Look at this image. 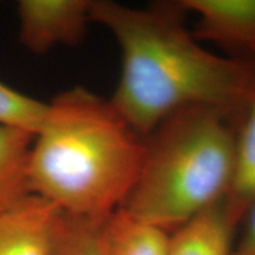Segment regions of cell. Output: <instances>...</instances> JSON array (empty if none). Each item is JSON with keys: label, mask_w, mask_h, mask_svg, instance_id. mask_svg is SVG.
Here are the masks:
<instances>
[{"label": "cell", "mask_w": 255, "mask_h": 255, "mask_svg": "<svg viewBox=\"0 0 255 255\" xmlns=\"http://www.w3.org/2000/svg\"><path fill=\"white\" fill-rule=\"evenodd\" d=\"M62 212L30 195L0 213V255H55Z\"/></svg>", "instance_id": "8992f818"}, {"label": "cell", "mask_w": 255, "mask_h": 255, "mask_svg": "<svg viewBox=\"0 0 255 255\" xmlns=\"http://www.w3.org/2000/svg\"><path fill=\"white\" fill-rule=\"evenodd\" d=\"M104 221L62 212L55 255H104Z\"/></svg>", "instance_id": "8fae6325"}, {"label": "cell", "mask_w": 255, "mask_h": 255, "mask_svg": "<svg viewBox=\"0 0 255 255\" xmlns=\"http://www.w3.org/2000/svg\"><path fill=\"white\" fill-rule=\"evenodd\" d=\"M34 133L0 124V213L31 194L28 183Z\"/></svg>", "instance_id": "30bf717a"}, {"label": "cell", "mask_w": 255, "mask_h": 255, "mask_svg": "<svg viewBox=\"0 0 255 255\" xmlns=\"http://www.w3.org/2000/svg\"><path fill=\"white\" fill-rule=\"evenodd\" d=\"M238 226L222 199L171 233L168 255H232Z\"/></svg>", "instance_id": "52a82bcc"}, {"label": "cell", "mask_w": 255, "mask_h": 255, "mask_svg": "<svg viewBox=\"0 0 255 255\" xmlns=\"http://www.w3.org/2000/svg\"><path fill=\"white\" fill-rule=\"evenodd\" d=\"M92 0H20L17 4L20 43L34 55L57 46H76L91 21Z\"/></svg>", "instance_id": "277c9868"}, {"label": "cell", "mask_w": 255, "mask_h": 255, "mask_svg": "<svg viewBox=\"0 0 255 255\" xmlns=\"http://www.w3.org/2000/svg\"><path fill=\"white\" fill-rule=\"evenodd\" d=\"M178 1L131 7L92 0L91 21L113 34L121 75L111 103L142 135L175 111L213 107L239 122L255 84V65L210 52L187 26Z\"/></svg>", "instance_id": "6da1fadb"}, {"label": "cell", "mask_w": 255, "mask_h": 255, "mask_svg": "<svg viewBox=\"0 0 255 255\" xmlns=\"http://www.w3.org/2000/svg\"><path fill=\"white\" fill-rule=\"evenodd\" d=\"M47 110V103L8 87L0 81V124L36 132Z\"/></svg>", "instance_id": "7c38bea8"}, {"label": "cell", "mask_w": 255, "mask_h": 255, "mask_svg": "<svg viewBox=\"0 0 255 255\" xmlns=\"http://www.w3.org/2000/svg\"><path fill=\"white\" fill-rule=\"evenodd\" d=\"M242 222H245L244 231L239 241L233 246L232 255H255V201Z\"/></svg>", "instance_id": "4fadbf2b"}, {"label": "cell", "mask_w": 255, "mask_h": 255, "mask_svg": "<svg viewBox=\"0 0 255 255\" xmlns=\"http://www.w3.org/2000/svg\"><path fill=\"white\" fill-rule=\"evenodd\" d=\"M255 201V84L237 126L235 169L226 206L238 223Z\"/></svg>", "instance_id": "9c48e42d"}, {"label": "cell", "mask_w": 255, "mask_h": 255, "mask_svg": "<svg viewBox=\"0 0 255 255\" xmlns=\"http://www.w3.org/2000/svg\"><path fill=\"white\" fill-rule=\"evenodd\" d=\"M170 239V232L122 208L104 221V255H168Z\"/></svg>", "instance_id": "ba28073f"}, {"label": "cell", "mask_w": 255, "mask_h": 255, "mask_svg": "<svg viewBox=\"0 0 255 255\" xmlns=\"http://www.w3.org/2000/svg\"><path fill=\"white\" fill-rule=\"evenodd\" d=\"M144 139L110 98L83 87L60 91L34 135L31 194L66 214L107 219L135 183Z\"/></svg>", "instance_id": "7a4b0ae2"}, {"label": "cell", "mask_w": 255, "mask_h": 255, "mask_svg": "<svg viewBox=\"0 0 255 255\" xmlns=\"http://www.w3.org/2000/svg\"><path fill=\"white\" fill-rule=\"evenodd\" d=\"M238 122L213 107L170 114L144 139L135 183L120 207L173 233L227 196Z\"/></svg>", "instance_id": "3957f363"}, {"label": "cell", "mask_w": 255, "mask_h": 255, "mask_svg": "<svg viewBox=\"0 0 255 255\" xmlns=\"http://www.w3.org/2000/svg\"><path fill=\"white\" fill-rule=\"evenodd\" d=\"M195 14L193 32L223 51L227 58L255 65V0H180Z\"/></svg>", "instance_id": "5b68a950"}]
</instances>
